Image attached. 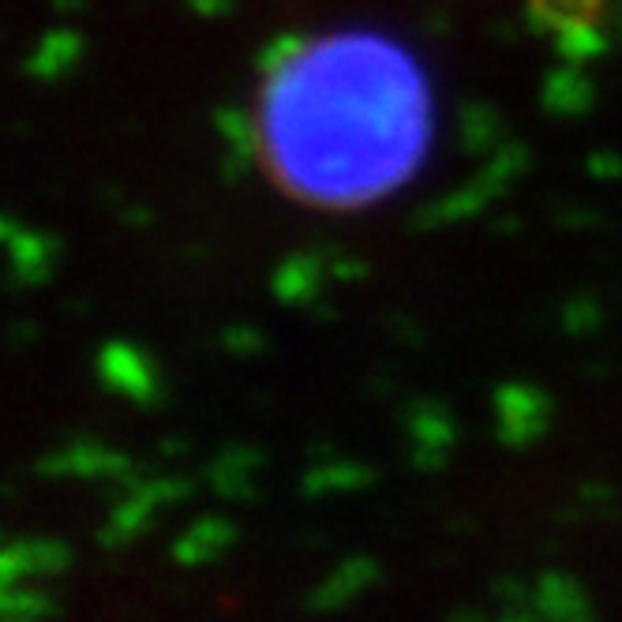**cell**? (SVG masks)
<instances>
[{
  "label": "cell",
  "mask_w": 622,
  "mask_h": 622,
  "mask_svg": "<svg viewBox=\"0 0 622 622\" xmlns=\"http://www.w3.org/2000/svg\"><path fill=\"white\" fill-rule=\"evenodd\" d=\"M581 15V0H529V31L559 34Z\"/></svg>",
  "instance_id": "ffe728a7"
},
{
  "label": "cell",
  "mask_w": 622,
  "mask_h": 622,
  "mask_svg": "<svg viewBox=\"0 0 622 622\" xmlns=\"http://www.w3.org/2000/svg\"><path fill=\"white\" fill-rule=\"evenodd\" d=\"M566 334H592L600 326V304L592 297H570L559 311Z\"/></svg>",
  "instance_id": "cb8c5ba5"
},
{
  "label": "cell",
  "mask_w": 622,
  "mask_h": 622,
  "mask_svg": "<svg viewBox=\"0 0 622 622\" xmlns=\"http://www.w3.org/2000/svg\"><path fill=\"white\" fill-rule=\"evenodd\" d=\"M236 540V525L229 518H199L185 536L173 544V559L180 566H203L214 563Z\"/></svg>",
  "instance_id": "30bf717a"
},
{
  "label": "cell",
  "mask_w": 622,
  "mask_h": 622,
  "mask_svg": "<svg viewBox=\"0 0 622 622\" xmlns=\"http://www.w3.org/2000/svg\"><path fill=\"white\" fill-rule=\"evenodd\" d=\"M427 31H432V34H446V31H451V23H446V15L443 12H427Z\"/></svg>",
  "instance_id": "d6a6232c"
},
{
  "label": "cell",
  "mask_w": 622,
  "mask_h": 622,
  "mask_svg": "<svg viewBox=\"0 0 622 622\" xmlns=\"http://www.w3.org/2000/svg\"><path fill=\"white\" fill-rule=\"evenodd\" d=\"M188 4L196 8L199 15H225L233 0H188Z\"/></svg>",
  "instance_id": "4dcf8cb0"
},
{
  "label": "cell",
  "mask_w": 622,
  "mask_h": 622,
  "mask_svg": "<svg viewBox=\"0 0 622 622\" xmlns=\"http://www.w3.org/2000/svg\"><path fill=\"white\" fill-rule=\"evenodd\" d=\"M518 225H521L518 218H502V222H499L496 229H499V233H507V229H518Z\"/></svg>",
  "instance_id": "74e56055"
},
{
  "label": "cell",
  "mask_w": 622,
  "mask_h": 622,
  "mask_svg": "<svg viewBox=\"0 0 622 622\" xmlns=\"http://www.w3.org/2000/svg\"><path fill=\"white\" fill-rule=\"evenodd\" d=\"M578 502H585V507H592V510H597V507H611V502H615V491H611L608 484H585Z\"/></svg>",
  "instance_id": "f1b7e54d"
},
{
  "label": "cell",
  "mask_w": 622,
  "mask_h": 622,
  "mask_svg": "<svg viewBox=\"0 0 622 622\" xmlns=\"http://www.w3.org/2000/svg\"><path fill=\"white\" fill-rule=\"evenodd\" d=\"M559 222L563 225H592L597 222V214H592V210H563Z\"/></svg>",
  "instance_id": "1f68e13d"
},
{
  "label": "cell",
  "mask_w": 622,
  "mask_h": 622,
  "mask_svg": "<svg viewBox=\"0 0 622 622\" xmlns=\"http://www.w3.org/2000/svg\"><path fill=\"white\" fill-rule=\"evenodd\" d=\"M457 135H462L465 154H488L499 140V113L491 105L469 102L462 109V121H457Z\"/></svg>",
  "instance_id": "ac0fdd59"
},
{
  "label": "cell",
  "mask_w": 622,
  "mask_h": 622,
  "mask_svg": "<svg viewBox=\"0 0 622 622\" xmlns=\"http://www.w3.org/2000/svg\"><path fill=\"white\" fill-rule=\"evenodd\" d=\"M611 0H581V15L578 20H585V23H611Z\"/></svg>",
  "instance_id": "f546056e"
},
{
  "label": "cell",
  "mask_w": 622,
  "mask_h": 622,
  "mask_svg": "<svg viewBox=\"0 0 622 622\" xmlns=\"http://www.w3.org/2000/svg\"><path fill=\"white\" fill-rule=\"evenodd\" d=\"M379 578V563L368 555H353L345 559L326 581H319L308 592V611H337L342 603H349L356 592H364L368 585Z\"/></svg>",
  "instance_id": "ba28073f"
},
{
  "label": "cell",
  "mask_w": 622,
  "mask_h": 622,
  "mask_svg": "<svg viewBox=\"0 0 622 622\" xmlns=\"http://www.w3.org/2000/svg\"><path fill=\"white\" fill-rule=\"evenodd\" d=\"M140 496H146L154 502V507H169V502H180L191 491V484L188 480H180V477H154V480H135L132 484Z\"/></svg>",
  "instance_id": "d4e9b609"
},
{
  "label": "cell",
  "mask_w": 622,
  "mask_h": 622,
  "mask_svg": "<svg viewBox=\"0 0 622 622\" xmlns=\"http://www.w3.org/2000/svg\"><path fill=\"white\" fill-rule=\"evenodd\" d=\"M611 23H615V31L622 38V0H615V8H611Z\"/></svg>",
  "instance_id": "8d00e7d4"
},
{
  "label": "cell",
  "mask_w": 622,
  "mask_h": 622,
  "mask_svg": "<svg viewBox=\"0 0 622 622\" xmlns=\"http://www.w3.org/2000/svg\"><path fill=\"white\" fill-rule=\"evenodd\" d=\"M79 53H84V42H79V34L68 31V26H57V31L45 34V38L38 42V49L31 53V60H26V76H34V79H60L64 71H68L71 64L79 60Z\"/></svg>",
  "instance_id": "4fadbf2b"
},
{
  "label": "cell",
  "mask_w": 622,
  "mask_h": 622,
  "mask_svg": "<svg viewBox=\"0 0 622 622\" xmlns=\"http://www.w3.org/2000/svg\"><path fill=\"white\" fill-rule=\"evenodd\" d=\"M406 424H409V462L420 473H435L443 469L446 454L454 446V420L446 413L443 401L435 398H420L406 409Z\"/></svg>",
  "instance_id": "3957f363"
},
{
  "label": "cell",
  "mask_w": 622,
  "mask_h": 622,
  "mask_svg": "<svg viewBox=\"0 0 622 622\" xmlns=\"http://www.w3.org/2000/svg\"><path fill=\"white\" fill-rule=\"evenodd\" d=\"M222 345L233 356H255V353L263 349V334L255 331V326H248V323H233L222 334Z\"/></svg>",
  "instance_id": "4316f807"
},
{
  "label": "cell",
  "mask_w": 622,
  "mask_h": 622,
  "mask_svg": "<svg viewBox=\"0 0 622 622\" xmlns=\"http://www.w3.org/2000/svg\"><path fill=\"white\" fill-rule=\"evenodd\" d=\"M496 603L502 619H536V600L533 589L521 581H496Z\"/></svg>",
  "instance_id": "603a6c76"
},
{
  "label": "cell",
  "mask_w": 622,
  "mask_h": 622,
  "mask_svg": "<svg viewBox=\"0 0 622 622\" xmlns=\"http://www.w3.org/2000/svg\"><path fill=\"white\" fill-rule=\"evenodd\" d=\"M326 270V259L323 252H300V255H289L278 270H274V297L281 304H308L315 300V289H319V274Z\"/></svg>",
  "instance_id": "8fae6325"
},
{
  "label": "cell",
  "mask_w": 622,
  "mask_h": 622,
  "mask_svg": "<svg viewBox=\"0 0 622 622\" xmlns=\"http://www.w3.org/2000/svg\"><path fill=\"white\" fill-rule=\"evenodd\" d=\"M263 465V457L252 451V446H225L222 454L210 462L207 469V484L218 491L222 499H233V502H252L255 499V469Z\"/></svg>",
  "instance_id": "52a82bcc"
},
{
  "label": "cell",
  "mask_w": 622,
  "mask_h": 622,
  "mask_svg": "<svg viewBox=\"0 0 622 622\" xmlns=\"http://www.w3.org/2000/svg\"><path fill=\"white\" fill-rule=\"evenodd\" d=\"M4 241H8V252H12V278L8 286H38V281L49 278L53 270V241L42 233H26L4 218Z\"/></svg>",
  "instance_id": "8992f818"
},
{
  "label": "cell",
  "mask_w": 622,
  "mask_h": 622,
  "mask_svg": "<svg viewBox=\"0 0 622 622\" xmlns=\"http://www.w3.org/2000/svg\"><path fill=\"white\" fill-rule=\"evenodd\" d=\"M390 326H395V331H398L401 337H406L409 345H416V342H420V331H413V326H409V319H395V323H390Z\"/></svg>",
  "instance_id": "836d02e7"
},
{
  "label": "cell",
  "mask_w": 622,
  "mask_h": 622,
  "mask_svg": "<svg viewBox=\"0 0 622 622\" xmlns=\"http://www.w3.org/2000/svg\"><path fill=\"white\" fill-rule=\"evenodd\" d=\"M435 203H438V214H443V222H462V218L480 214V210L491 203V196L477 185V180H473V185H465L462 191H454V196L435 199Z\"/></svg>",
  "instance_id": "7402d4cb"
},
{
  "label": "cell",
  "mask_w": 622,
  "mask_h": 622,
  "mask_svg": "<svg viewBox=\"0 0 622 622\" xmlns=\"http://www.w3.org/2000/svg\"><path fill=\"white\" fill-rule=\"evenodd\" d=\"M79 4H84V0H53V8H57V12H76Z\"/></svg>",
  "instance_id": "d590c367"
},
{
  "label": "cell",
  "mask_w": 622,
  "mask_h": 622,
  "mask_svg": "<svg viewBox=\"0 0 622 622\" xmlns=\"http://www.w3.org/2000/svg\"><path fill=\"white\" fill-rule=\"evenodd\" d=\"M57 611L49 592L42 589H20V585H0V615L8 622H26V619H45Z\"/></svg>",
  "instance_id": "d6986e66"
},
{
  "label": "cell",
  "mask_w": 622,
  "mask_h": 622,
  "mask_svg": "<svg viewBox=\"0 0 622 622\" xmlns=\"http://www.w3.org/2000/svg\"><path fill=\"white\" fill-rule=\"evenodd\" d=\"M98 379L105 382V390H113V395H121L127 401H140V406H151L162 395L151 356L127 342H109L98 353Z\"/></svg>",
  "instance_id": "277c9868"
},
{
  "label": "cell",
  "mask_w": 622,
  "mask_h": 622,
  "mask_svg": "<svg viewBox=\"0 0 622 622\" xmlns=\"http://www.w3.org/2000/svg\"><path fill=\"white\" fill-rule=\"evenodd\" d=\"M304 49V38H297V34H281V38H274L270 45H263L259 53V68L263 71H278L286 68V64L297 57V53Z\"/></svg>",
  "instance_id": "484cf974"
},
{
  "label": "cell",
  "mask_w": 622,
  "mask_h": 622,
  "mask_svg": "<svg viewBox=\"0 0 622 622\" xmlns=\"http://www.w3.org/2000/svg\"><path fill=\"white\" fill-rule=\"evenodd\" d=\"M185 451H188L185 438H166V443H162V454H185Z\"/></svg>",
  "instance_id": "e575fe53"
},
{
  "label": "cell",
  "mask_w": 622,
  "mask_h": 622,
  "mask_svg": "<svg viewBox=\"0 0 622 622\" xmlns=\"http://www.w3.org/2000/svg\"><path fill=\"white\" fill-rule=\"evenodd\" d=\"M315 319H334V308H315Z\"/></svg>",
  "instance_id": "f35d334b"
},
{
  "label": "cell",
  "mask_w": 622,
  "mask_h": 622,
  "mask_svg": "<svg viewBox=\"0 0 622 622\" xmlns=\"http://www.w3.org/2000/svg\"><path fill=\"white\" fill-rule=\"evenodd\" d=\"M151 510H154L151 499L140 496L135 488H127V496L116 502L113 510H109L105 529L98 533L102 547H124V544H132V540L140 536L146 525H151Z\"/></svg>",
  "instance_id": "5bb4252c"
},
{
  "label": "cell",
  "mask_w": 622,
  "mask_h": 622,
  "mask_svg": "<svg viewBox=\"0 0 622 622\" xmlns=\"http://www.w3.org/2000/svg\"><path fill=\"white\" fill-rule=\"evenodd\" d=\"M592 105V84L581 71V64L566 60L563 68H555L544 84V109L555 116H581Z\"/></svg>",
  "instance_id": "7c38bea8"
},
{
  "label": "cell",
  "mask_w": 622,
  "mask_h": 622,
  "mask_svg": "<svg viewBox=\"0 0 622 622\" xmlns=\"http://www.w3.org/2000/svg\"><path fill=\"white\" fill-rule=\"evenodd\" d=\"M533 600H536L540 619H563V622L592 619V603L570 574H559V570L540 574V581L533 585Z\"/></svg>",
  "instance_id": "9c48e42d"
},
{
  "label": "cell",
  "mask_w": 622,
  "mask_h": 622,
  "mask_svg": "<svg viewBox=\"0 0 622 622\" xmlns=\"http://www.w3.org/2000/svg\"><path fill=\"white\" fill-rule=\"evenodd\" d=\"M555 53L570 64H585V60H597L608 53V38H603L600 23L574 20L570 26H563V31L555 34Z\"/></svg>",
  "instance_id": "e0dca14e"
},
{
  "label": "cell",
  "mask_w": 622,
  "mask_h": 622,
  "mask_svg": "<svg viewBox=\"0 0 622 622\" xmlns=\"http://www.w3.org/2000/svg\"><path fill=\"white\" fill-rule=\"evenodd\" d=\"M525 166H529V151H525V143H499L496 151H491V158H488V166H484L477 177V185L488 191L491 199L496 196H502V191H507L510 185H514V180L521 177V173H525Z\"/></svg>",
  "instance_id": "9a60e30c"
},
{
  "label": "cell",
  "mask_w": 622,
  "mask_h": 622,
  "mask_svg": "<svg viewBox=\"0 0 622 622\" xmlns=\"http://www.w3.org/2000/svg\"><path fill=\"white\" fill-rule=\"evenodd\" d=\"M34 473H38V477L113 480V484H124V488H132V484L140 480L135 465L127 462L124 454L109 451V446H102V443H90V438H79V443L68 446V451H53V454L38 457Z\"/></svg>",
  "instance_id": "7a4b0ae2"
},
{
  "label": "cell",
  "mask_w": 622,
  "mask_h": 622,
  "mask_svg": "<svg viewBox=\"0 0 622 622\" xmlns=\"http://www.w3.org/2000/svg\"><path fill=\"white\" fill-rule=\"evenodd\" d=\"M371 484V469L368 465H356V462H323V465H311L304 473V484L300 491L304 496H326V491H353Z\"/></svg>",
  "instance_id": "2e32d148"
},
{
  "label": "cell",
  "mask_w": 622,
  "mask_h": 622,
  "mask_svg": "<svg viewBox=\"0 0 622 622\" xmlns=\"http://www.w3.org/2000/svg\"><path fill=\"white\" fill-rule=\"evenodd\" d=\"M547 416H552V401L544 390L529 387V382H502L496 390V435L510 451H525L547 432Z\"/></svg>",
  "instance_id": "6da1fadb"
},
{
  "label": "cell",
  "mask_w": 622,
  "mask_h": 622,
  "mask_svg": "<svg viewBox=\"0 0 622 622\" xmlns=\"http://www.w3.org/2000/svg\"><path fill=\"white\" fill-rule=\"evenodd\" d=\"M71 552L60 540L49 536H31V540H12L0 555V585H15L26 578H53V574L68 570Z\"/></svg>",
  "instance_id": "5b68a950"
},
{
  "label": "cell",
  "mask_w": 622,
  "mask_h": 622,
  "mask_svg": "<svg viewBox=\"0 0 622 622\" xmlns=\"http://www.w3.org/2000/svg\"><path fill=\"white\" fill-rule=\"evenodd\" d=\"M214 124L222 132V140L229 143V154H241V158H255V140H252V124L241 109H218Z\"/></svg>",
  "instance_id": "44dd1931"
},
{
  "label": "cell",
  "mask_w": 622,
  "mask_h": 622,
  "mask_svg": "<svg viewBox=\"0 0 622 622\" xmlns=\"http://www.w3.org/2000/svg\"><path fill=\"white\" fill-rule=\"evenodd\" d=\"M585 169H589L592 180H619L622 177V158L615 151H592L585 158Z\"/></svg>",
  "instance_id": "83f0119b"
}]
</instances>
